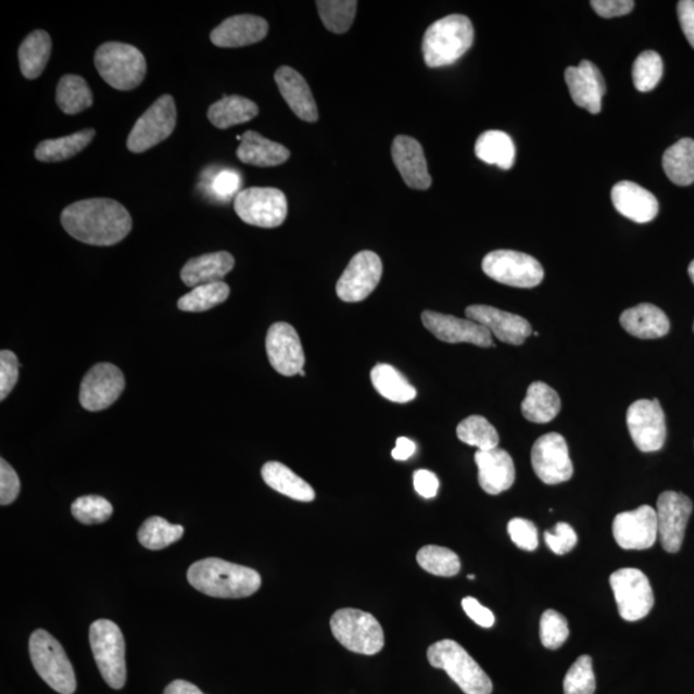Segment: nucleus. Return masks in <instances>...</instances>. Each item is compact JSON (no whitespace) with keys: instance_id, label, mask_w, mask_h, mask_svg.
I'll list each match as a JSON object with an SVG mask.
<instances>
[{"instance_id":"nucleus-1","label":"nucleus","mask_w":694,"mask_h":694,"mask_svg":"<svg viewBox=\"0 0 694 694\" xmlns=\"http://www.w3.org/2000/svg\"><path fill=\"white\" fill-rule=\"evenodd\" d=\"M61 223L75 240L92 247H114L133 226L128 210L111 199L77 201L63 210Z\"/></svg>"},{"instance_id":"nucleus-2","label":"nucleus","mask_w":694,"mask_h":694,"mask_svg":"<svg viewBox=\"0 0 694 694\" xmlns=\"http://www.w3.org/2000/svg\"><path fill=\"white\" fill-rule=\"evenodd\" d=\"M187 578L194 589L214 598H247L262 586L261 573L220 558L198 560L189 567Z\"/></svg>"},{"instance_id":"nucleus-3","label":"nucleus","mask_w":694,"mask_h":694,"mask_svg":"<svg viewBox=\"0 0 694 694\" xmlns=\"http://www.w3.org/2000/svg\"><path fill=\"white\" fill-rule=\"evenodd\" d=\"M475 30L466 16L451 15L433 23L426 30L422 53L431 68L451 66L471 49Z\"/></svg>"},{"instance_id":"nucleus-4","label":"nucleus","mask_w":694,"mask_h":694,"mask_svg":"<svg viewBox=\"0 0 694 694\" xmlns=\"http://www.w3.org/2000/svg\"><path fill=\"white\" fill-rule=\"evenodd\" d=\"M427 658L432 668L446 671L466 694H492V680L459 643L452 640L433 643L427 649Z\"/></svg>"},{"instance_id":"nucleus-5","label":"nucleus","mask_w":694,"mask_h":694,"mask_svg":"<svg viewBox=\"0 0 694 694\" xmlns=\"http://www.w3.org/2000/svg\"><path fill=\"white\" fill-rule=\"evenodd\" d=\"M94 65L110 87L123 92L139 87L147 74L143 53L136 47L118 41H109L98 47Z\"/></svg>"},{"instance_id":"nucleus-6","label":"nucleus","mask_w":694,"mask_h":694,"mask_svg":"<svg viewBox=\"0 0 694 694\" xmlns=\"http://www.w3.org/2000/svg\"><path fill=\"white\" fill-rule=\"evenodd\" d=\"M34 669L39 677L60 694H74L76 677L65 649L54 636L43 629L35 630L29 641Z\"/></svg>"},{"instance_id":"nucleus-7","label":"nucleus","mask_w":694,"mask_h":694,"mask_svg":"<svg viewBox=\"0 0 694 694\" xmlns=\"http://www.w3.org/2000/svg\"><path fill=\"white\" fill-rule=\"evenodd\" d=\"M332 634L355 654L374 656L384 646L381 623L375 616L355 608H342L331 617Z\"/></svg>"},{"instance_id":"nucleus-8","label":"nucleus","mask_w":694,"mask_h":694,"mask_svg":"<svg viewBox=\"0 0 694 694\" xmlns=\"http://www.w3.org/2000/svg\"><path fill=\"white\" fill-rule=\"evenodd\" d=\"M90 647L101 676L112 690L126 683L125 641L114 621L97 620L89 629Z\"/></svg>"},{"instance_id":"nucleus-9","label":"nucleus","mask_w":694,"mask_h":694,"mask_svg":"<svg viewBox=\"0 0 694 694\" xmlns=\"http://www.w3.org/2000/svg\"><path fill=\"white\" fill-rule=\"evenodd\" d=\"M482 270L502 285L532 289L542 283L544 269L535 257L514 250H496L483 257Z\"/></svg>"},{"instance_id":"nucleus-10","label":"nucleus","mask_w":694,"mask_h":694,"mask_svg":"<svg viewBox=\"0 0 694 694\" xmlns=\"http://www.w3.org/2000/svg\"><path fill=\"white\" fill-rule=\"evenodd\" d=\"M234 206L242 222L261 228L282 226L289 212L285 193L269 187L242 189L236 195Z\"/></svg>"},{"instance_id":"nucleus-11","label":"nucleus","mask_w":694,"mask_h":694,"mask_svg":"<svg viewBox=\"0 0 694 694\" xmlns=\"http://www.w3.org/2000/svg\"><path fill=\"white\" fill-rule=\"evenodd\" d=\"M177 125V106L169 94L161 96L140 116L131 129L126 146L133 153H143L153 149L173 135Z\"/></svg>"},{"instance_id":"nucleus-12","label":"nucleus","mask_w":694,"mask_h":694,"mask_svg":"<svg viewBox=\"0 0 694 694\" xmlns=\"http://www.w3.org/2000/svg\"><path fill=\"white\" fill-rule=\"evenodd\" d=\"M617 608L623 620L644 619L655 605V595L649 580L641 570L621 569L609 578Z\"/></svg>"},{"instance_id":"nucleus-13","label":"nucleus","mask_w":694,"mask_h":694,"mask_svg":"<svg viewBox=\"0 0 694 694\" xmlns=\"http://www.w3.org/2000/svg\"><path fill=\"white\" fill-rule=\"evenodd\" d=\"M531 465L538 478L548 485L569 481L573 466L563 434L551 432L539 438L532 446Z\"/></svg>"},{"instance_id":"nucleus-14","label":"nucleus","mask_w":694,"mask_h":694,"mask_svg":"<svg viewBox=\"0 0 694 694\" xmlns=\"http://www.w3.org/2000/svg\"><path fill=\"white\" fill-rule=\"evenodd\" d=\"M381 257L374 251H362L349 263L336 285L338 296L345 303H361L377 289L382 277Z\"/></svg>"},{"instance_id":"nucleus-15","label":"nucleus","mask_w":694,"mask_h":694,"mask_svg":"<svg viewBox=\"0 0 694 694\" xmlns=\"http://www.w3.org/2000/svg\"><path fill=\"white\" fill-rule=\"evenodd\" d=\"M627 424L630 437L641 452L652 453L660 451L666 440L665 413L660 402L636 401L629 406Z\"/></svg>"},{"instance_id":"nucleus-16","label":"nucleus","mask_w":694,"mask_h":694,"mask_svg":"<svg viewBox=\"0 0 694 694\" xmlns=\"http://www.w3.org/2000/svg\"><path fill=\"white\" fill-rule=\"evenodd\" d=\"M125 389L123 371L114 364L100 363L88 371L80 384L79 401L84 409L100 412L110 408Z\"/></svg>"},{"instance_id":"nucleus-17","label":"nucleus","mask_w":694,"mask_h":694,"mask_svg":"<svg viewBox=\"0 0 694 694\" xmlns=\"http://www.w3.org/2000/svg\"><path fill=\"white\" fill-rule=\"evenodd\" d=\"M692 510V501L684 494L665 492L658 496L656 509L658 537L666 552L677 553L682 548Z\"/></svg>"},{"instance_id":"nucleus-18","label":"nucleus","mask_w":694,"mask_h":694,"mask_svg":"<svg viewBox=\"0 0 694 694\" xmlns=\"http://www.w3.org/2000/svg\"><path fill=\"white\" fill-rule=\"evenodd\" d=\"M616 543L627 551H644L656 543L658 523L656 510L642 506L634 510L622 512L614 520Z\"/></svg>"},{"instance_id":"nucleus-19","label":"nucleus","mask_w":694,"mask_h":694,"mask_svg":"<svg viewBox=\"0 0 694 694\" xmlns=\"http://www.w3.org/2000/svg\"><path fill=\"white\" fill-rule=\"evenodd\" d=\"M272 367L279 375L292 377L304 370L305 353L296 329L289 324H275L269 328L265 341Z\"/></svg>"},{"instance_id":"nucleus-20","label":"nucleus","mask_w":694,"mask_h":694,"mask_svg":"<svg viewBox=\"0 0 694 694\" xmlns=\"http://www.w3.org/2000/svg\"><path fill=\"white\" fill-rule=\"evenodd\" d=\"M422 324L440 341L468 342L480 348L494 346L492 333L471 319H460L453 317V315L426 311L422 313Z\"/></svg>"},{"instance_id":"nucleus-21","label":"nucleus","mask_w":694,"mask_h":694,"mask_svg":"<svg viewBox=\"0 0 694 694\" xmlns=\"http://www.w3.org/2000/svg\"><path fill=\"white\" fill-rule=\"evenodd\" d=\"M565 80L577 106L585 109L593 115L600 114L607 88L605 77L594 63L584 60L577 67H567Z\"/></svg>"},{"instance_id":"nucleus-22","label":"nucleus","mask_w":694,"mask_h":694,"mask_svg":"<svg viewBox=\"0 0 694 694\" xmlns=\"http://www.w3.org/2000/svg\"><path fill=\"white\" fill-rule=\"evenodd\" d=\"M467 319H471L488 329L502 342L522 345L532 333L531 325L520 315L500 311L488 305H471L466 308Z\"/></svg>"},{"instance_id":"nucleus-23","label":"nucleus","mask_w":694,"mask_h":694,"mask_svg":"<svg viewBox=\"0 0 694 694\" xmlns=\"http://www.w3.org/2000/svg\"><path fill=\"white\" fill-rule=\"evenodd\" d=\"M392 160L405 185L426 191L432 185L422 146L415 138L398 136L391 147Z\"/></svg>"},{"instance_id":"nucleus-24","label":"nucleus","mask_w":694,"mask_h":694,"mask_svg":"<svg viewBox=\"0 0 694 694\" xmlns=\"http://www.w3.org/2000/svg\"><path fill=\"white\" fill-rule=\"evenodd\" d=\"M475 462L479 468V483L483 492L497 495L506 492L515 483L516 469L514 459L504 449L475 454Z\"/></svg>"},{"instance_id":"nucleus-25","label":"nucleus","mask_w":694,"mask_h":694,"mask_svg":"<svg viewBox=\"0 0 694 694\" xmlns=\"http://www.w3.org/2000/svg\"><path fill=\"white\" fill-rule=\"evenodd\" d=\"M269 31L266 20L252 15L231 16L210 34V40L220 48H240L258 43Z\"/></svg>"},{"instance_id":"nucleus-26","label":"nucleus","mask_w":694,"mask_h":694,"mask_svg":"<svg viewBox=\"0 0 694 694\" xmlns=\"http://www.w3.org/2000/svg\"><path fill=\"white\" fill-rule=\"evenodd\" d=\"M611 199L616 212L640 224L654 220L660 209L654 194L629 180L619 181L613 188Z\"/></svg>"},{"instance_id":"nucleus-27","label":"nucleus","mask_w":694,"mask_h":694,"mask_svg":"<svg viewBox=\"0 0 694 694\" xmlns=\"http://www.w3.org/2000/svg\"><path fill=\"white\" fill-rule=\"evenodd\" d=\"M275 79L280 94L294 115L306 123L318 122L317 103L303 75L292 67L282 66L277 70Z\"/></svg>"},{"instance_id":"nucleus-28","label":"nucleus","mask_w":694,"mask_h":694,"mask_svg":"<svg viewBox=\"0 0 694 694\" xmlns=\"http://www.w3.org/2000/svg\"><path fill=\"white\" fill-rule=\"evenodd\" d=\"M620 325L628 333L643 340L660 339L670 331L668 315L660 307L647 303L623 312Z\"/></svg>"},{"instance_id":"nucleus-29","label":"nucleus","mask_w":694,"mask_h":694,"mask_svg":"<svg viewBox=\"0 0 694 694\" xmlns=\"http://www.w3.org/2000/svg\"><path fill=\"white\" fill-rule=\"evenodd\" d=\"M235 268V257L227 251L213 252L191 258L180 272V278L188 287L223 282V278Z\"/></svg>"},{"instance_id":"nucleus-30","label":"nucleus","mask_w":694,"mask_h":694,"mask_svg":"<svg viewBox=\"0 0 694 694\" xmlns=\"http://www.w3.org/2000/svg\"><path fill=\"white\" fill-rule=\"evenodd\" d=\"M290 156L291 153L285 146L273 142L252 130L244 133L237 150V157L243 164L258 167L282 165Z\"/></svg>"},{"instance_id":"nucleus-31","label":"nucleus","mask_w":694,"mask_h":694,"mask_svg":"<svg viewBox=\"0 0 694 694\" xmlns=\"http://www.w3.org/2000/svg\"><path fill=\"white\" fill-rule=\"evenodd\" d=\"M262 476L266 485L293 501L308 503L315 500L314 489L282 463H265Z\"/></svg>"},{"instance_id":"nucleus-32","label":"nucleus","mask_w":694,"mask_h":694,"mask_svg":"<svg viewBox=\"0 0 694 694\" xmlns=\"http://www.w3.org/2000/svg\"><path fill=\"white\" fill-rule=\"evenodd\" d=\"M258 115L255 102L241 96H224L209 108V122L217 129L226 130L231 126L249 123Z\"/></svg>"},{"instance_id":"nucleus-33","label":"nucleus","mask_w":694,"mask_h":694,"mask_svg":"<svg viewBox=\"0 0 694 694\" xmlns=\"http://www.w3.org/2000/svg\"><path fill=\"white\" fill-rule=\"evenodd\" d=\"M52 52V39L45 30H35L27 35L18 49L21 73L26 79L34 80L43 74Z\"/></svg>"},{"instance_id":"nucleus-34","label":"nucleus","mask_w":694,"mask_h":694,"mask_svg":"<svg viewBox=\"0 0 694 694\" xmlns=\"http://www.w3.org/2000/svg\"><path fill=\"white\" fill-rule=\"evenodd\" d=\"M560 399L556 390L544 382L529 386L521 412L526 419L534 424H548L558 416Z\"/></svg>"},{"instance_id":"nucleus-35","label":"nucleus","mask_w":694,"mask_h":694,"mask_svg":"<svg viewBox=\"0 0 694 694\" xmlns=\"http://www.w3.org/2000/svg\"><path fill=\"white\" fill-rule=\"evenodd\" d=\"M370 381L378 394L390 402L405 404L415 401L417 396L415 386L406 380L401 370L390 364H377L370 371Z\"/></svg>"},{"instance_id":"nucleus-36","label":"nucleus","mask_w":694,"mask_h":694,"mask_svg":"<svg viewBox=\"0 0 694 694\" xmlns=\"http://www.w3.org/2000/svg\"><path fill=\"white\" fill-rule=\"evenodd\" d=\"M475 153L483 163L509 171L515 165L516 147L507 133L489 130L482 133L475 146Z\"/></svg>"},{"instance_id":"nucleus-37","label":"nucleus","mask_w":694,"mask_h":694,"mask_svg":"<svg viewBox=\"0 0 694 694\" xmlns=\"http://www.w3.org/2000/svg\"><path fill=\"white\" fill-rule=\"evenodd\" d=\"M663 166L672 184L686 187L694 184V140L683 138L665 151Z\"/></svg>"},{"instance_id":"nucleus-38","label":"nucleus","mask_w":694,"mask_h":694,"mask_svg":"<svg viewBox=\"0 0 694 694\" xmlns=\"http://www.w3.org/2000/svg\"><path fill=\"white\" fill-rule=\"evenodd\" d=\"M96 135L94 129H84L72 136L43 140L35 150V157L40 163H61V161L72 159L87 149Z\"/></svg>"},{"instance_id":"nucleus-39","label":"nucleus","mask_w":694,"mask_h":694,"mask_svg":"<svg viewBox=\"0 0 694 694\" xmlns=\"http://www.w3.org/2000/svg\"><path fill=\"white\" fill-rule=\"evenodd\" d=\"M55 102L63 114L76 115L92 108L93 93L81 76L68 74L61 77L58 92H55Z\"/></svg>"},{"instance_id":"nucleus-40","label":"nucleus","mask_w":694,"mask_h":694,"mask_svg":"<svg viewBox=\"0 0 694 694\" xmlns=\"http://www.w3.org/2000/svg\"><path fill=\"white\" fill-rule=\"evenodd\" d=\"M185 534L184 526L172 525L163 517H151L138 531L139 543L147 550L160 551L178 542Z\"/></svg>"},{"instance_id":"nucleus-41","label":"nucleus","mask_w":694,"mask_h":694,"mask_svg":"<svg viewBox=\"0 0 694 694\" xmlns=\"http://www.w3.org/2000/svg\"><path fill=\"white\" fill-rule=\"evenodd\" d=\"M457 437L462 443L479 447L481 452L492 451L500 445L495 427L481 416L463 419L457 427Z\"/></svg>"},{"instance_id":"nucleus-42","label":"nucleus","mask_w":694,"mask_h":694,"mask_svg":"<svg viewBox=\"0 0 694 694\" xmlns=\"http://www.w3.org/2000/svg\"><path fill=\"white\" fill-rule=\"evenodd\" d=\"M230 289L227 283L216 282L194 287L178 301L181 312L200 313L220 305L229 298Z\"/></svg>"},{"instance_id":"nucleus-43","label":"nucleus","mask_w":694,"mask_h":694,"mask_svg":"<svg viewBox=\"0 0 694 694\" xmlns=\"http://www.w3.org/2000/svg\"><path fill=\"white\" fill-rule=\"evenodd\" d=\"M417 563L434 577L452 578L460 571V559L451 550L426 545L417 553Z\"/></svg>"},{"instance_id":"nucleus-44","label":"nucleus","mask_w":694,"mask_h":694,"mask_svg":"<svg viewBox=\"0 0 694 694\" xmlns=\"http://www.w3.org/2000/svg\"><path fill=\"white\" fill-rule=\"evenodd\" d=\"M317 9L327 30L343 34L354 23L357 3L354 0H319Z\"/></svg>"},{"instance_id":"nucleus-45","label":"nucleus","mask_w":694,"mask_h":694,"mask_svg":"<svg viewBox=\"0 0 694 694\" xmlns=\"http://www.w3.org/2000/svg\"><path fill=\"white\" fill-rule=\"evenodd\" d=\"M664 75L661 55L655 51H646L638 55L633 65V81L636 90L642 93L654 90Z\"/></svg>"},{"instance_id":"nucleus-46","label":"nucleus","mask_w":694,"mask_h":694,"mask_svg":"<svg viewBox=\"0 0 694 694\" xmlns=\"http://www.w3.org/2000/svg\"><path fill=\"white\" fill-rule=\"evenodd\" d=\"M597 689L592 657L580 656L564 679L565 694H594Z\"/></svg>"},{"instance_id":"nucleus-47","label":"nucleus","mask_w":694,"mask_h":694,"mask_svg":"<svg viewBox=\"0 0 694 694\" xmlns=\"http://www.w3.org/2000/svg\"><path fill=\"white\" fill-rule=\"evenodd\" d=\"M73 516L84 525L103 523L110 520L114 508L112 504L100 495L77 497L72 506Z\"/></svg>"},{"instance_id":"nucleus-48","label":"nucleus","mask_w":694,"mask_h":694,"mask_svg":"<svg viewBox=\"0 0 694 694\" xmlns=\"http://www.w3.org/2000/svg\"><path fill=\"white\" fill-rule=\"evenodd\" d=\"M570 630L566 617L548 609L540 619V641L545 648L558 649L569 638Z\"/></svg>"},{"instance_id":"nucleus-49","label":"nucleus","mask_w":694,"mask_h":694,"mask_svg":"<svg viewBox=\"0 0 694 694\" xmlns=\"http://www.w3.org/2000/svg\"><path fill=\"white\" fill-rule=\"evenodd\" d=\"M241 174L235 171H220L210 180L209 189L215 199L229 201L241 192Z\"/></svg>"},{"instance_id":"nucleus-50","label":"nucleus","mask_w":694,"mask_h":694,"mask_svg":"<svg viewBox=\"0 0 694 694\" xmlns=\"http://www.w3.org/2000/svg\"><path fill=\"white\" fill-rule=\"evenodd\" d=\"M508 534L518 548L534 552L539 545L538 529L525 518H514L508 523Z\"/></svg>"},{"instance_id":"nucleus-51","label":"nucleus","mask_w":694,"mask_h":694,"mask_svg":"<svg viewBox=\"0 0 694 694\" xmlns=\"http://www.w3.org/2000/svg\"><path fill=\"white\" fill-rule=\"evenodd\" d=\"M544 539L548 548L558 556L571 552L578 544L577 532L566 522H558L555 529L546 531Z\"/></svg>"},{"instance_id":"nucleus-52","label":"nucleus","mask_w":694,"mask_h":694,"mask_svg":"<svg viewBox=\"0 0 694 694\" xmlns=\"http://www.w3.org/2000/svg\"><path fill=\"white\" fill-rule=\"evenodd\" d=\"M20 367L16 354L10 350H2L0 353V401H5V398H9L15 388Z\"/></svg>"},{"instance_id":"nucleus-53","label":"nucleus","mask_w":694,"mask_h":694,"mask_svg":"<svg viewBox=\"0 0 694 694\" xmlns=\"http://www.w3.org/2000/svg\"><path fill=\"white\" fill-rule=\"evenodd\" d=\"M21 483L18 476L5 459L0 460V504L10 506L17 500Z\"/></svg>"},{"instance_id":"nucleus-54","label":"nucleus","mask_w":694,"mask_h":694,"mask_svg":"<svg viewBox=\"0 0 694 694\" xmlns=\"http://www.w3.org/2000/svg\"><path fill=\"white\" fill-rule=\"evenodd\" d=\"M592 9L603 18H614L629 15L634 10L633 0H592Z\"/></svg>"},{"instance_id":"nucleus-55","label":"nucleus","mask_w":694,"mask_h":694,"mask_svg":"<svg viewBox=\"0 0 694 694\" xmlns=\"http://www.w3.org/2000/svg\"><path fill=\"white\" fill-rule=\"evenodd\" d=\"M462 607L474 622L482 628H492L495 622V616L489 608L483 607L481 603L472 597H466L462 601Z\"/></svg>"},{"instance_id":"nucleus-56","label":"nucleus","mask_w":694,"mask_h":694,"mask_svg":"<svg viewBox=\"0 0 694 694\" xmlns=\"http://www.w3.org/2000/svg\"><path fill=\"white\" fill-rule=\"evenodd\" d=\"M413 482H415L416 492L426 497V500H431L438 495L440 482L438 476L431 471H427V469H418L413 476Z\"/></svg>"},{"instance_id":"nucleus-57","label":"nucleus","mask_w":694,"mask_h":694,"mask_svg":"<svg viewBox=\"0 0 694 694\" xmlns=\"http://www.w3.org/2000/svg\"><path fill=\"white\" fill-rule=\"evenodd\" d=\"M678 18L686 40L694 48V0H680Z\"/></svg>"},{"instance_id":"nucleus-58","label":"nucleus","mask_w":694,"mask_h":694,"mask_svg":"<svg viewBox=\"0 0 694 694\" xmlns=\"http://www.w3.org/2000/svg\"><path fill=\"white\" fill-rule=\"evenodd\" d=\"M417 451V445L413 443L408 438H399L396 440V446L392 451V458L396 460H406L412 457Z\"/></svg>"},{"instance_id":"nucleus-59","label":"nucleus","mask_w":694,"mask_h":694,"mask_svg":"<svg viewBox=\"0 0 694 694\" xmlns=\"http://www.w3.org/2000/svg\"><path fill=\"white\" fill-rule=\"evenodd\" d=\"M164 694H205L199 686L187 682V680H174L173 683L166 686Z\"/></svg>"},{"instance_id":"nucleus-60","label":"nucleus","mask_w":694,"mask_h":694,"mask_svg":"<svg viewBox=\"0 0 694 694\" xmlns=\"http://www.w3.org/2000/svg\"><path fill=\"white\" fill-rule=\"evenodd\" d=\"M689 275H690L691 279H692V282L694 283V261L690 265Z\"/></svg>"},{"instance_id":"nucleus-61","label":"nucleus","mask_w":694,"mask_h":694,"mask_svg":"<svg viewBox=\"0 0 694 694\" xmlns=\"http://www.w3.org/2000/svg\"><path fill=\"white\" fill-rule=\"evenodd\" d=\"M468 579L469 580H475V575H469Z\"/></svg>"},{"instance_id":"nucleus-62","label":"nucleus","mask_w":694,"mask_h":694,"mask_svg":"<svg viewBox=\"0 0 694 694\" xmlns=\"http://www.w3.org/2000/svg\"><path fill=\"white\" fill-rule=\"evenodd\" d=\"M693 331H694V325H693Z\"/></svg>"}]
</instances>
